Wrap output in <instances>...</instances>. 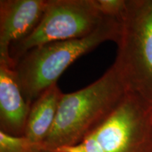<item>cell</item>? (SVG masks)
Here are the masks:
<instances>
[{"label": "cell", "mask_w": 152, "mask_h": 152, "mask_svg": "<svg viewBox=\"0 0 152 152\" xmlns=\"http://www.w3.org/2000/svg\"><path fill=\"white\" fill-rule=\"evenodd\" d=\"M127 92L112 65L92 84L63 94L54 124L42 144L44 150L53 152L57 148L80 143L114 111Z\"/></svg>", "instance_id": "cell-1"}, {"label": "cell", "mask_w": 152, "mask_h": 152, "mask_svg": "<svg viewBox=\"0 0 152 152\" xmlns=\"http://www.w3.org/2000/svg\"><path fill=\"white\" fill-rule=\"evenodd\" d=\"M120 21L106 17L93 33L79 39L52 42L30 49L15 66L17 79L30 106L39 95L56 83L64 71L76 59L106 41L116 42Z\"/></svg>", "instance_id": "cell-2"}, {"label": "cell", "mask_w": 152, "mask_h": 152, "mask_svg": "<svg viewBox=\"0 0 152 152\" xmlns=\"http://www.w3.org/2000/svg\"><path fill=\"white\" fill-rule=\"evenodd\" d=\"M113 65L127 92L152 106V0H128Z\"/></svg>", "instance_id": "cell-3"}, {"label": "cell", "mask_w": 152, "mask_h": 152, "mask_svg": "<svg viewBox=\"0 0 152 152\" xmlns=\"http://www.w3.org/2000/svg\"><path fill=\"white\" fill-rule=\"evenodd\" d=\"M106 18L96 0H47L37 27L30 35L10 48L9 56L14 68L30 49L52 42L86 37Z\"/></svg>", "instance_id": "cell-4"}, {"label": "cell", "mask_w": 152, "mask_h": 152, "mask_svg": "<svg viewBox=\"0 0 152 152\" xmlns=\"http://www.w3.org/2000/svg\"><path fill=\"white\" fill-rule=\"evenodd\" d=\"M47 4V0L0 1V62L14 68L9 56L10 48L35 30Z\"/></svg>", "instance_id": "cell-5"}, {"label": "cell", "mask_w": 152, "mask_h": 152, "mask_svg": "<svg viewBox=\"0 0 152 152\" xmlns=\"http://www.w3.org/2000/svg\"><path fill=\"white\" fill-rule=\"evenodd\" d=\"M30 109L14 68L0 62V120L2 131L25 132Z\"/></svg>", "instance_id": "cell-6"}, {"label": "cell", "mask_w": 152, "mask_h": 152, "mask_svg": "<svg viewBox=\"0 0 152 152\" xmlns=\"http://www.w3.org/2000/svg\"><path fill=\"white\" fill-rule=\"evenodd\" d=\"M63 94L57 83H54L44 91L30 106L24 136L34 144L42 145L48 135Z\"/></svg>", "instance_id": "cell-7"}, {"label": "cell", "mask_w": 152, "mask_h": 152, "mask_svg": "<svg viewBox=\"0 0 152 152\" xmlns=\"http://www.w3.org/2000/svg\"><path fill=\"white\" fill-rule=\"evenodd\" d=\"M43 147L34 144L25 136L11 135L0 131V152H39Z\"/></svg>", "instance_id": "cell-8"}, {"label": "cell", "mask_w": 152, "mask_h": 152, "mask_svg": "<svg viewBox=\"0 0 152 152\" xmlns=\"http://www.w3.org/2000/svg\"><path fill=\"white\" fill-rule=\"evenodd\" d=\"M99 9L106 17L119 20L126 9V0H96Z\"/></svg>", "instance_id": "cell-9"}, {"label": "cell", "mask_w": 152, "mask_h": 152, "mask_svg": "<svg viewBox=\"0 0 152 152\" xmlns=\"http://www.w3.org/2000/svg\"><path fill=\"white\" fill-rule=\"evenodd\" d=\"M53 152H103L96 140L89 134L80 143L71 146H64L57 148Z\"/></svg>", "instance_id": "cell-10"}]
</instances>
